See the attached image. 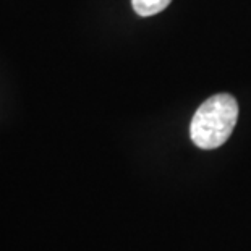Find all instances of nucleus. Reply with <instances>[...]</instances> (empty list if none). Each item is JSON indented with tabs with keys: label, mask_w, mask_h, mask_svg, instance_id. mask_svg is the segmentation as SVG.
Wrapping results in <instances>:
<instances>
[{
	"label": "nucleus",
	"mask_w": 251,
	"mask_h": 251,
	"mask_svg": "<svg viewBox=\"0 0 251 251\" xmlns=\"http://www.w3.org/2000/svg\"><path fill=\"white\" fill-rule=\"evenodd\" d=\"M238 120V104L230 94H216L196 110L190 136L198 148L216 149L230 138Z\"/></svg>",
	"instance_id": "nucleus-1"
},
{
	"label": "nucleus",
	"mask_w": 251,
	"mask_h": 251,
	"mask_svg": "<svg viewBox=\"0 0 251 251\" xmlns=\"http://www.w3.org/2000/svg\"><path fill=\"white\" fill-rule=\"evenodd\" d=\"M170 2L172 0H131V5L140 17H152L167 8Z\"/></svg>",
	"instance_id": "nucleus-2"
}]
</instances>
